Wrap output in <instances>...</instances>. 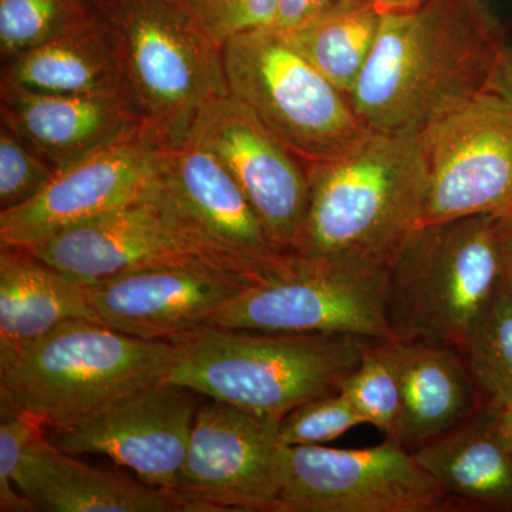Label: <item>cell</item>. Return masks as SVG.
<instances>
[{
    "label": "cell",
    "instance_id": "obj_31",
    "mask_svg": "<svg viewBox=\"0 0 512 512\" xmlns=\"http://www.w3.org/2000/svg\"><path fill=\"white\" fill-rule=\"evenodd\" d=\"M218 46L252 30L272 28L278 0H195L188 8Z\"/></svg>",
    "mask_w": 512,
    "mask_h": 512
},
{
    "label": "cell",
    "instance_id": "obj_7",
    "mask_svg": "<svg viewBox=\"0 0 512 512\" xmlns=\"http://www.w3.org/2000/svg\"><path fill=\"white\" fill-rule=\"evenodd\" d=\"M229 94L305 164L335 160L372 133L345 93L278 30H252L222 46Z\"/></svg>",
    "mask_w": 512,
    "mask_h": 512
},
{
    "label": "cell",
    "instance_id": "obj_33",
    "mask_svg": "<svg viewBox=\"0 0 512 512\" xmlns=\"http://www.w3.org/2000/svg\"><path fill=\"white\" fill-rule=\"evenodd\" d=\"M497 235L501 259V281L512 293V208L497 214Z\"/></svg>",
    "mask_w": 512,
    "mask_h": 512
},
{
    "label": "cell",
    "instance_id": "obj_26",
    "mask_svg": "<svg viewBox=\"0 0 512 512\" xmlns=\"http://www.w3.org/2000/svg\"><path fill=\"white\" fill-rule=\"evenodd\" d=\"M103 16L101 0H0L2 62Z\"/></svg>",
    "mask_w": 512,
    "mask_h": 512
},
{
    "label": "cell",
    "instance_id": "obj_14",
    "mask_svg": "<svg viewBox=\"0 0 512 512\" xmlns=\"http://www.w3.org/2000/svg\"><path fill=\"white\" fill-rule=\"evenodd\" d=\"M204 396L168 380L128 394L47 437L74 456H104L153 487L174 491Z\"/></svg>",
    "mask_w": 512,
    "mask_h": 512
},
{
    "label": "cell",
    "instance_id": "obj_29",
    "mask_svg": "<svg viewBox=\"0 0 512 512\" xmlns=\"http://www.w3.org/2000/svg\"><path fill=\"white\" fill-rule=\"evenodd\" d=\"M365 424L342 393L328 394L301 404L279 423L285 446H323L353 427Z\"/></svg>",
    "mask_w": 512,
    "mask_h": 512
},
{
    "label": "cell",
    "instance_id": "obj_30",
    "mask_svg": "<svg viewBox=\"0 0 512 512\" xmlns=\"http://www.w3.org/2000/svg\"><path fill=\"white\" fill-rule=\"evenodd\" d=\"M0 511L36 512L16 487V474L28 448L46 436L42 420L9 404L0 403Z\"/></svg>",
    "mask_w": 512,
    "mask_h": 512
},
{
    "label": "cell",
    "instance_id": "obj_11",
    "mask_svg": "<svg viewBox=\"0 0 512 512\" xmlns=\"http://www.w3.org/2000/svg\"><path fill=\"white\" fill-rule=\"evenodd\" d=\"M427 171L421 224L512 208V90L468 100L419 134Z\"/></svg>",
    "mask_w": 512,
    "mask_h": 512
},
{
    "label": "cell",
    "instance_id": "obj_15",
    "mask_svg": "<svg viewBox=\"0 0 512 512\" xmlns=\"http://www.w3.org/2000/svg\"><path fill=\"white\" fill-rule=\"evenodd\" d=\"M163 141L141 126L59 168L32 200L0 211V245L33 249L64 229L140 198L157 173Z\"/></svg>",
    "mask_w": 512,
    "mask_h": 512
},
{
    "label": "cell",
    "instance_id": "obj_20",
    "mask_svg": "<svg viewBox=\"0 0 512 512\" xmlns=\"http://www.w3.org/2000/svg\"><path fill=\"white\" fill-rule=\"evenodd\" d=\"M396 370L400 413L392 436L416 450L458 426L483 406L460 350L384 340Z\"/></svg>",
    "mask_w": 512,
    "mask_h": 512
},
{
    "label": "cell",
    "instance_id": "obj_1",
    "mask_svg": "<svg viewBox=\"0 0 512 512\" xmlns=\"http://www.w3.org/2000/svg\"><path fill=\"white\" fill-rule=\"evenodd\" d=\"M512 90V50L485 0L383 13L353 109L377 133L420 134L468 100Z\"/></svg>",
    "mask_w": 512,
    "mask_h": 512
},
{
    "label": "cell",
    "instance_id": "obj_21",
    "mask_svg": "<svg viewBox=\"0 0 512 512\" xmlns=\"http://www.w3.org/2000/svg\"><path fill=\"white\" fill-rule=\"evenodd\" d=\"M457 511L512 512V451L498 429L495 407L476 412L413 450Z\"/></svg>",
    "mask_w": 512,
    "mask_h": 512
},
{
    "label": "cell",
    "instance_id": "obj_17",
    "mask_svg": "<svg viewBox=\"0 0 512 512\" xmlns=\"http://www.w3.org/2000/svg\"><path fill=\"white\" fill-rule=\"evenodd\" d=\"M30 252L83 282L197 258L150 187L137 200L64 229Z\"/></svg>",
    "mask_w": 512,
    "mask_h": 512
},
{
    "label": "cell",
    "instance_id": "obj_28",
    "mask_svg": "<svg viewBox=\"0 0 512 512\" xmlns=\"http://www.w3.org/2000/svg\"><path fill=\"white\" fill-rule=\"evenodd\" d=\"M57 168L9 124L0 127V211L19 207L49 184Z\"/></svg>",
    "mask_w": 512,
    "mask_h": 512
},
{
    "label": "cell",
    "instance_id": "obj_19",
    "mask_svg": "<svg viewBox=\"0 0 512 512\" xmlns=\"http://www.w3.org/2000/svg\"><path fill=\"white\" fill-rule=\"evenodd\" d=\"M0 100L2 121L57 170L143 126L121 94L45 93L0 84Z\"/></svg>",
    "mask_w": 512,
    "mask_h": 512
},
{
    "label": "cell",
    "instance_id": "obj_12",
    "mask_svg": "<svg viewBox=\"0 0 512 512\" xmlns=\"http://www.w3.org/2000/svg\"><path fill=\"white\" fill-rule=\"evenodd\" d=\"M279 423L221 400H204L174 493L210 512H275L285 478Z\"/></svg>",
    "mask_w": 512,
    "mask_h": 512
},
{
    "label": "cell",
    "instance_id": "obj_2",
    "mask_svg": "<svg viewBox=\"0 0 512 512\" xmlns=\"http://www.w3.org/2000/svg\"><path fill=\"white\" fill-rule=\"evenodd\" d=\"M306 165L309 205L292 252L389 265L426 207L419 134L372 131L346 156Z\"/></svg>",
    "mask_w": 512,
    "mask_h": 512
},
{
    "label": "cell",
    "instance_id": "obj_36",
    "mask_svg": "<svg viewBox=\"0 0 512 512\" xmlns=\"http://www.w3.org/2000/svg\"><path fill=\"white\" fill-rule=\"evenodd\" d=\"M178 2L183 3L184 6H187V8H190L192 3L195 2V0H178Z\"/></svg>",
    "mask_w": 512,
    "mask_h": 512
},
{
    "label": "cell",
    "instance_id": "obj_35",
    "mask_svg": "<svg viewBox=\"0 0 512 512\" xmlns=\"http://www.w3.org/2000/svg\"><path fill=\"white\" fill-rule=\"evenodd\" d=\"M498 429L503 433L505 441L512 451V406L495 407Z\"/></svg>",
    "mask_w": 512,
    "mask_h": 512
},
{
    "label": "cell",
    "instance_id": "obj_10",
    "mask_svg": "<svg viewBox=\"0 0 512 512\" xmlns=\"http://www.w3.org/2000/svg\"><path fill=\"white\" fill-rule=\"evenodd\" d=\"M275 512H457L446 491L394 437L356 450L286 446Z\"/></svg>",
    "mask_w": 512,
    "mask_h": 512
},
{
    "label": "cell",
    "instance_id": "obj_3",
    "mask_svg": "<svg viewBox=\"0 0 512 512\" xmlns=\"http://www.w3.org/2000/svg\"><path fill=\"white\" fill-rule=\"evenodd\" d=\"M177 353L174 342L67 320L40 338L0 349V403L33 414L47 433L66 429L167 379Z\"/></svg>",
    "mask_w": 512,
    "mask_h": 512
},
{
    "label": "cell",
    "instance_id": "obj_32",
    "mask_svg": "<svg viewBox=\"0 0 512 512\" xmlns=\"http://www.w3.org/2000/svg\"><path fill=\"white\" fill-rule=\"evenodd\" d=\"M369 0H278V12L271 29L286 30L302 28L316 20L360 8Z\"/></svg>",
    "mask_w": 512,
    "mask_h": 512
},
{
    "label": "cell",
    "instance_id": "obj_6",
    "mask_svg": "<svg viewBox=\"0 0 512 512\" xmlns=\"http://www.w3.org/2000/svg\"><path fill=\"white\" fill-rule=\"evenodd\" d=\"M128 100L164 144L183 141L205 104L229 94L222 47L178 0H101Z\"/></svg>",
    "mask_w": 512,
    "mask_h": 512
},
{
    "label": "cell",
    "instance_id": "obj_4",
    "mask_svg": "<svg viewBox=\"0 0 512 512\" xmlns=\"http://www.w3.org/2000/svg\"><path fill=\"white\" fill-rule=\"evenodd\" d=\"M366 340L207 326L174 342L177 360L165 380L281 420L303 403L338 393Z\"/></svg>",
    "mask_w": 512,
    "mask_h": 512
},
{
    "label": "cell",
    "instance_id": "obj_5",
    "mask_svg": "<svg viewBox=\"0 0 512 512\" xmlns=\"http://www.w3.org/2000/svg\"><path fill=\"white\" fill-rule=\"evenodd\" d=\"M500 282L497 214L419 225L389 262L393 342L461 350Z\"/></svg>",
    "mask_w": 512,
    "mask_h": 512
},
{
    "label": "cell",
    "instance_id": "obj_25",
    "mask_svg": "<svg viewBox=\"0 0 512 512\" xmlns=\"http://www.w3.org/2000/svg\"><path fill=\"white\" fill-rule=\"evenodd\" d=\"M460 352L483 404L512 406V293L503 281Z\"/></svg>",
    "mask_w": 512,
    "mask_h": 512
},
{
    "label": "cell",
    "instance_id": "obj_16",
    "mask_svg": "<svg viewBox=\"0 0 512 512\" xmlns=\"http://www.w3.org/2000/svg\"><path fill=\"white\" fill-rule=\"evenodd\" d=\"M251 285L198 258L86 282L97 322L144 340H177L207 328Z\"/></svg>",
    "mask_w": 512,
    "mask_h": 512
},
{
    "label": "cell",
    "instance_id": "obj_27",
    "mask_svg": "<svg viewBox=\"0 0 512 512\" xmlns=\"http://www.w3.org/2000/svg\"><path fill=\"white\" fill-rule=\"evenodd\" d=\"M384 340L367 339L359 365L340 384L365 424L392 436L400 413V389L396 370L384 349Z\"/></svg>",
    "mask_w": 512,
    "mask_h": 512
},
{
    "label": "cell",
    "instance_id": "obj_13",
    "mask_svg": "<svg viewBox=\"0 0 512 512\" xmlns=\"http://www.w3.org/2000/svg\"><path fill=\"white\" fill-rule=\"evenodd\" d=\"M185 137L221 161L274 247L292 252L308 211V165L231 94L205 104Z\"/></svg>",
    "mask_w": 512,
    "mask_h": 512
},
{
    "label": "cell",
    "instance_id": "obj_9",
    "mask_svg": "<svg viewBox=\"0 0 512 512\" xmlns=\"http://www.w3.org/2000/svg\"><path fill=\"white\" fill-rule=\"evenodd\" d=\"M150 192L207 264L251 284L268 281L288 265L289 252L274 247L227 168L191 138L161 147Z\"/></svg>",
    "mask_w": 512,
    "mask_h": 512
},
{
    "label": "cell",
    "instance_id": "obj_34",
    "mask_svg": "<svg viewBox=\"0 0 512 512\" xmlns=\"http://www.w3.org/2000/svg\"><path fill=\"white\" fill-rule=\"evenodd\" d=\"M382 13L407 12L420 8L426 0H369Z\"/></svg>",
    "mask_w": 512,
    "mask_h": 512
},
{
    "label": "cell",
    "instance_id": "obj_24",
    "mask_svg": "<svg viewBox=\"0 0 512 512\" xmlns=\"http://www.w3.org/2000/svg\"><path fill=\"white\" fill-rule=\"evenodd\" d=\"M382 16L373 3H366L281 33L336 89L350 97L372 55Z\"/></svg>",
    "mask_w": 512,
    "mask_h": 512
},
{
    "label": "cell",
    "instance_id": "obj_8",
    "mask_svg": "<svg viewBox=\"0 0 512 512\" xmlns=\"http://www.w3.org/2000/svg\"><path fill=\"white\" fill-rule=\"evenodd\" d=\"M387 271L389 265L375 262L291 252L284 271L248 285L211 326L393 342L386 318Z\"/></svg>",
    "mask_w": 512,
    "mask_h": 512
},
{
    "label": "cell",
    "instance_id": "obj_22",
    "mask_svg": "<svg viewBox=\"0 0 512 512\" xmlns=\"http://www.w3.org/2000/svg\"><path fill=\"white\" fill-rule=\"evenodd\" d=\"M2 84L33 92L127 97L119 47L104 13L3 63Z\"/></svg>",
    "mask_w": 512,
    "mask_h": 512
},
{
    "label": "cell",
    "instance_id": "obj_23",
    "mask_svg": "<svg viewBox=\"0 0 512 512\" xmlns=\"http://www.w3.org/2000/svg\"><path fill=\"white\" fill-rule=\"evenodd\" d=\"M73 319L97 322L86 282L28 249L0 245V349L22 345Z\"/></svg>",
    "mask_w": 512,
    "mask_h": 512
},
{
    "label": "cell",
    "instance_id": "obj_18",
    "mask_svg": "<svg viewBox=\"0 0 512 512\" xmlns=\"http://www.w3.org/2000/svg\"><path fill=\"white\" fill-rule=\"evenodd\" d=\"M16 487L36 512H210L174 491L121 473L120 467L87 464L60 450L47 434L23 456Z\"/></svg>",
    "mask_w": 512,
    "mask_h": 512
}]
</instances>
